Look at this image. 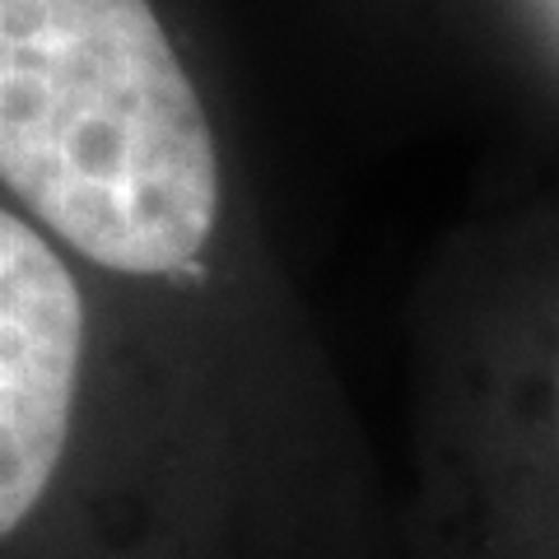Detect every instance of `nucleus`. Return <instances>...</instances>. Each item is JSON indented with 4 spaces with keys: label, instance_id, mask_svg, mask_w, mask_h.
<instances>
[{
    "label": "nucleus",
    "instance_id": "1",
    "mask_svg": "<svg viewBox=\"0 0 559 559\" xmlns=\"http://www.w3.org/2000/svg\"><path fill=\"white\" fill-rule=\"evenodd\" d=\"M0 173L108 271L201 257L219 219L215 135L150 0H0Z\"/></svg>",
    "mask_w": 559,
    "mask_h": 559
},
{
    "label": "nucleus",
    "instance_id": "2",
    "mask_svg": "<svg viewBox=\"0 0 559 559\" xmlns=\"http://www.w3.org/2000/svg\"><path fill=\"white\" fill-rule=\"evenodd\" d=\"M84 355V304L61 257L0 215V532L20 540L61 476Z\"/></svg>",
    "mask_w": 559,
    "mask_h": 559
}]
</instances>
